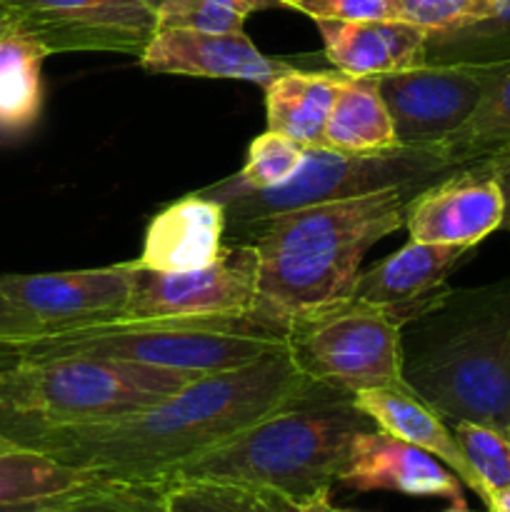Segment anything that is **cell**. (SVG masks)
I'll use <instances>...</instances> for the list:
<instances>
[{"label": "cell", "instance_id": "30", "mask_svg": "<svg viewBox=\"0 0 510 512\" xmlns=\"http://www.w3.org/2000/svg\"><path fill=\"white\" fill-rule=\"evenodd\" d=\"M400 20L418 25L425 33H448L488 18L495 0H395Z\"/></svg>", "mask_w": 510, "mask_h": 512}, {"label": "cell", "instance_id": "41", "mask_svg": "<svg viewBox=\"0 0 510 512\" xmlns=\"http://www.w3.org/2000/svg\"><path fill=\"white\" fill-rule=\"evenodd\" d=\"M493 500H500V503H510V490H505V493H500L498 498H493ZM493 500H490V503H493Z\"/></svg>", "mask_w": 510, "mask_h": 512}, {"label": "cell", "instance_id": "24", "mask_svg": "<svg viewBox=\"0 0 510 512\" xmlns=\"http://www.w3.org/2000/svg\"><path fill=\"white\" fill-rule=\"evenodd\" d=\"M505 145H510V63L495 65V75L478 108L440 148L455 168H465Z\"/></svg>", "mask_w": 510, "mask_h": 512}, {"label": "cell", "instance_id": "20", "mask_svg": "<svg viewBox=\"0 0 510 512\" xmlns=\"http://www.w3.org/2000/svg\"><path fill=\"white\" fill-rule=\"evenodd\" d=\"M343 73L303 70L293 65L265 85V120L268 130L288 135L305 148L323 145L325 123L333 110Z\"/></svg>", "mask_w": 510, "mask_h": 512}, {"label": "cell", "instance_id": "3", "mask_svg": "<svg viewBox=\"0 0 510 512\" xmlns=\"http://www.w3.org/2000/svg\"><path fill=\"white\" fill-rule=\"evenodd\" d=\"M403 383L448 423L510 438V275L448 288L405 325Z\"/></svg>", "mask_w": 510, "mask_h": 512}, {"label": "cell", "instance_id": "26", "mask_svg": "<svg viewBox=\"0 0 510 512\" xmlns=\"http://www.w3.org/2000/svg\"><path fill=\"white\" fill-rule=\"evenodd\" d=\"M165 512H295L278 495L228 480L163 483Z\"/></svg>", "mask_w": 510, "mask_h": 512}, {"label": "cell", "instance_id": "34", "mask_svg": "<svg viewBox=\"0 0 510 512\" xmlns=\"http://www.w3.org/2000/svg\"><path fill=\"white\" fill-rule=\"evenodd\" d=\"M478 163L483 165V168L493 175L495 183H498L500 195H503V208H505L500 230H508L510 233V145L500 148L498 153L488 155V158L478 160Z\"/></svg>", "mask_w": 510, "mask_h": 512}, {"label": "cell", "instance_id": "6", "mask_svg": "<svg viewBox=\"0 0 510 512\" xmlns=\"http://www.w3.org/2000/svg\"><path fill=\"white\" fill-rule=\"evenodd\" d=\"M288 350L283 333L245 318H175V320H105L55 330L0 353L3 360L90 355L128 360L190 375L233 370Z\"/></svg>", "mask_w": 510, "mask_h": 512}, {"label": "cell", "instance_id": "36", "mask_svg": "<svg viewBox=\"0 0 510 512\" xmlns=\"http://www.w3.org/2000/svg\"><path fill=\"white\" fill-rule=\"evenodd\" d=\"M295 512H353V510H340L330 503V495H323V498H315L310 503L295 508Z\"/></svg>", "mask_w": 510, "mask_h": 512}, {"label": "cell", "instance_id": "7", "mask_svg": "<svg viewBox=\"0 0 510 512\" xmlns=\"http://www.w3.org/2000/svg\"><path fill=\"white\" fill-rule=\"evenodd\" d=\"M455 170L458 168L445 158L440 145H398L368 155L308 148L300 168L275 188H248L230 175L210 188H203V193L213 195L225 205L228 225H238L283 210L358 198L388 188H400L415 195Z\"/></svg>", "mask_w": 510, "mask_h": 512}, {"label": "cell", "instance_id": "27", "mask_svg": "<svg viewBox=\"0 0 510 512\" xmlns=\"http://www.w3.org/2000/svg\"><path fill=\"white\" fill-rule=\"evenodd\" d=\"M43 512H165L163 483L93 478L55 498Z\"/></svg>", "mask_w": 510, "mask_h": 512}, {"label": "cell", "instance_id": "22", "mask_svg": "<svg viewBox=\"0 0 510 512\" xmlns=\"http://www.w3.org/2000/svg\"><path fill=\"white\" fill-rule=\"evenodd\" d=\"M390 110L380 95L378 78H348L340 83L328 115L320 148L338 153H383L398 148Z\"/></svg>", "mask_w": 510, "mask_h": 512}, {"label": "cell", "instance_id": "1", "mask_svg": "<svg viewBox=\"0 0 510 512\" xmlns=\"http://www.w3.org/2000/svg\"><path fill=\"white\" fill-rule=\"evenodd\" d=\"M313 385L288 350L268 353L240 368L200 375L123 418L40 430L15 445L95 478L163 483L175 468L295 403Z\"/></svg>", "mask_w": 510, "mask_h": 512}, {"label": "cell", "instance_id": "18", "mask_svg": "<svg viewBox=\"0 0 510 512\" xmlns=\"http://www.w3.org/2000/svg\"><path fill=\"white\" fill-rule=\"evenodd\" d=\"M325 60L348 78H383L423 68L428 33L405 20H315Z\"/></svg>", "mask_w": 510, "mask_h": 512}, {"label": "cell", "instance_id": "23", "mask_svg": "<svg viewBox=\"0 0 510 512\" xmlns=\"http://www.w3.org/2000/svg\"><path fill=\"white\" fill-rule=\"evenodd\" d=\"M93 478L95 475L58 463L50 455L0 438V505L58 498Z\"/></svg>", "mask_w": 510, "mask_h": 512}, {"label": "cell", "instance_id": "19", "mask_svg": "<svg viewBox=\"0 0 510 512\" xmlns=\"http://www.w3.org/2000/svg\"><path fill=\"white\" fill-rule=\"evenodd\" d=\"M353 400L363 413L373 418V423L380 430L438 458L445 468L458 475L465 488H470L480 500H485L483 485L470 468L453 428H448V420L440 418L408 385L360 390L353 395Z\"/></svg>", "mask_w": 510, "mask_h": 512}, {"label": "cell", "instance_id": "35", "mask_svg": "<svg viewBox=\"0 0 510 512\" xmlns=\"http://www.w3.org/2000/svg\"><path fill=\"white\" fill-rule=\"evenodd\" d=\"M218 5H223V8L233 10V13L243 15V18H248V15L253 13H263V10H275V8H288L285 5V0H215Z\"/></svg>", "mask_w": 510, "mask_h": 512}, {"label": "cell", "instance_id": "11", "mask_svg": "<svg viewBox=\"0 0 510 512\" xmlns=\"http://www.w3.org/2000/svg\"><path fill=\"white\" fill-rule=\"evenodd\" d=\"M495 65H428L378 78L400 145H440L483 100Z\"/></svg>", "mask_w": 510, "mask_h": 512}, {"label": "cell", "instance_id": "21", "mask_svg": "<svg viewBox=\"0 0 510 512\" xmlns=\"http://www.w3.org/2000/svg\"><path fill=\"white\" fill-rule=\"evenodd\" d=\"M48 50L15 25L0 30V138L30 133L43 115Z\"/></svg>", "mask_w": 510, "mask_h": 512}, {"label": "cell", "instance_id": "37", "mask_svg": "<svg viewBox=\"0 0 510 512\" xmlns=\"http://www.w3.org/2000/svg\"><path fill=\"white\" fill-rule=\"evenodd\" d=\"M60 498V495H58ZM55 498L40 500V503H23V505H0V512H43L53 505Z\"/></svg>", "mask_w": 510, "mask_h": 512}, {"label": "cell", "instance_id": "9", "mask_svg": "<svg viewBox=\"0 0 510 512\" xmlns=\"http://www.w3.org/2000/svg\"><path fill=\"white\" fill-rule=\"evenodd\" d=\"M125 320L245 318L255 300L258 253L245 240H225L218 260L188 273H158L135 260Z\"/></svg>", "mask_w": 510, "mask_h": 512}, {"label": "cell", "instance_id": "40", "mask_svg": "<svg viewBox=\"0 0 510 512\" xmlns=\"http://www.w3.org/2000/svg\"><path fill=\"white\" fill-rule=\"evenodd\" d=\"M140 3H145V5H148V8H153V10H158L160 5L165 3V0H140Z\"/></svg>", "mask_w": 510, "mask_h": 512}, {"label": "cell", "instance_id": "42", "mask_svg": "<svg viewBox=\"0 0 510 512\" xmlns=\"http://www.w3.org/2000/svg\"><path fill=\"white\" fill-rule=\"evenodd\" d=\"M445 512H470V510L465 508V505H453V508H450V510H445Z\"/></svg>", "mask_w": 510, "mask_h": 512}, {"label": "cell", "instance_id": "14", "mask_svg": "<svg viewBox=\"0 0 510 512\" xmlns=\"http://www.w3.org/2000/svg\"><path fill=\"white\" fill-rule=\"evenodd\" d=\"M138 63L148 73L248 80L260 88L293 68V63L288 60L265 55L245 35V30L240 33H195V30L158 28L140 53Z\"/></svg>", "mask_w": 510, "mask_h": 512}, {"label": "cell", "instance_id": "5", "mask_svg": "<svg viewBox=\"0 0 510 512\" xmlns=\"http://www.w3.org/2000/svg\"><path fill=\"white\" fill-rule=\"evenodd\" d=\"M200 375L90 355H48L0 363V438L65 425L103 423L178 393Z\"/></svg>", "mask_w": 510, "mask_h": 512}, {"label": "cell", "instance_id": "4", "mask_svg": "<svg viewBox=\"0 0 510 512\" xmlns=\"http://www.w3.org/2000/svg\"><path fill=\"white\" fill-rule=\"evenodd\" d=\"M375 428L353 395L313 385L295 403L175 468L163 483L228 480L278 495L295 510L330 495L353 440Z\"/></svg>", "mask_w": 510, "mask_h": 512}, {"label": "cell", "instance_id": "16", "mask_svg": "<svg viewBox=\"0 0 510 512\" xmlns=\"http://www.w3.org/2000/svg\"><path fill=\"white\" fill-rule=\"evenodd\" d=\"M470 248L408 240L388 258L360 270L353 298L388 313L400 328L423 315L448 290V278Z\"/></svg>", "mask_w": 510, "mask_h": 512}, {"label": "cell", "instance_id": "13", "mask_svg": "<svg viewBox=\"0 0 510 512\" xmlns=\"http://www.w3.org/2000/svg\"><path fill=\"white\" fill-rule=\"evenodd\" d=\"M503 195L480 163L465 165L415 193L405 205L410 240L470 248L503 225Z\"/></svg>", "mask_w": 510, "mask_h": 512}, {"label": "cell", "instance_id": "15", "mask_svg": "<svg viewBox=\"0 0 510 512\" xmlns=\"http://www.w3.org/2000/svg\"><path fill=\"white\" fill-rule=\"evenodd\" d=\"M338 485L355 493L390 490L413 498H445L453 505H465V485L453 470L425 450L380 428L360 433L353 440Z\"/></svg>", "mask_w": 510, "mask_h": 512}, {"label": "cell", "instance_id": "2", "mask_svg": "<svg viewBox=\"0 0 510 512\" xmlns=\"http://www.w3.org/2000/svg\"><path fill=\"white\" fill-rule=\"evenodd\" d=\"M410 198L388 188L228 225L225 240H245L258 253L250 318L285 335L300 313L350 298L363 258L403 228Z\"/></svg>", "mask_w": 510, "mask_h": 512}, {"label": "cell", "instance_id": "25", "mask_svg": "<svg viewBox=\"0 0 510 512\" xmlns=\"http://www.w3.org/2000/svg\"><path fill=\"white\" fill-rule=\"evenodd\" d=\"M428 65H503L510 63V0H495L488 18L448 33L428 35Z\"/></svg>", "mask_w": 510, "mask_h": 512}, {"label": "cell", "instance_id": "28", "mask_svg": "<svg viewBox=\"0 0 510 512\" xmlns=\"http://www.w3.org/2000/svg\"><path fill=\"white\" fill-rule=\"evenodd\" d=\"M453 433L468 458L470 468L483 485L485 500L510 490V438L500 430L478 423H453Z\"/></svg>", "mask_w": 510, "mask_h": 512}, {"label": "cell", "instance_id": "29", "mask_svg": "<svg viewBox=\"0 0 510 512\" xmlns=\"http://www.w3.org/2000/svg\"><path fill=\"white\" fill-rule=\"evenodd\" d=\"M305 150V145L295 143L288 135L265 130L250 140L243 168L233 178L248 188H275L300 168Z\"/></svg>", "mask_w": 510, "mask_h": 512}, {"label": "cell", "instance_id": "17", "mask_svg": "<svg viewBox=\"0 0 510 512\" xmlns=\"http://www.w3.org/2000/svg\"><path fill=\"white\" fill-rule=\"evenodd\" d=\"M228 235V213L213 195L188 193L150 218L143 250L135 258L140 268L158 273H188L218 260Z\"/></svg>", "mask_w": 510, "mask_h": 512}, {"label": "cell", "instance_id": "38", "mask_svg": "<svg viewBox=\"0 0 510 512\" xmlns=\"http://www.w3.org/2000/svg\"><path fill=\"white\" fill-rule=\"evenodd\" d=\"M488 512H510V503H500V500H493L488 505Z\"/></svg>", "mask_w": 510, "mask_h": 512}, {"label": "cell", "instance_id": "39", "mask_svg": "<svg viewBox=\"0 0 510 512\" xmlns=\"http://www.w3.org/2000/svg\"><path fill=\"white\" fill-rule=\"evenodd\" d=\"M8 23V8H5V0H0V30Z\"/></svg>", "mask_w": 510, "mask_h": 512}, {"label": "cell", "instance_id": "8", "mask_svg": "<svg viewBox=\"0 0 510 512\" xmlns=\"http://www.w3.org/2000/svg\"><path fill=\"white\" fill-rule=\"evenodd\" d=\"M288 353L315 385L355 395L403 383V328L375 305L343 298L285 328Z\"/></svg>", "mask_w": 510, "mask_h": 512}, {"label": "cell", "instance_id": "12", "mask_svg": "<svg viewBox=\"0 0 510 512\" xmlns=\"http://www.w3.org/2000/svg\"><path fill=\"white\" fill-rule=\"evenodd\" d=\"M130 283H133L130 260L108 268L0 275L3 293L25 313L33 315L45 333L123 318L130 298Z\"/></svg>", "mask_w": 510, "mask_h": 512}, {"label": "cell", "instance_id": "33", "mask_svg": "<svg viewBox=\"0 0 510 512\" xmlns=\"http://www.w3.org/2000/svg\"><path fill=\"white\" fill-rule=\"evenodd\" d=\"M43 333V325L33 315L25 313L20 305H15L0 288V353L15 348V345L28 343L33 338H40Z\"/></svg>", "mask_w": 510, "mask_h": 512}, {"label": "cell", "instance_id": "10", "mask_svg": "<svg viewBox=\"0 0 510 512\" xmlns=\"http://www.w3.org/2000/svg\"><path fill=\"white\" fill-rule=\"evenodd\" d=\"M8 23L38 40L48 55L115 53L140 58L158 30L140 0H5Z\"/></svg>", "mask_w": 510, "mask_h": 512}, {"label": "cell", "instance_id": "31", "mask_svg": "<svg viewBox=\"0 0 510 512\" xmlns=\"http://www.w3.org/2000/svg\"><path fill=\"white\" fill-rule=\"evenodd\" d=\"M158 28L195 30V33H240L243 15L223 8L215 0H165L158 10Z\"/></svg>", "mask_w": 510, "mask_h": 512}, {"label": "cell", "instance_id": "32", "mask_svg": "<svg viewBox=\"0 0 510 512\" xmlns=\"http://www.w3.org/2000/svg\"><path fill=\"white\" fill-rule=\"evenodd\" d=\"M285 5L313 20H400L395 0H285Z\"/></svg>", "mask_w": 510, "mask_h": 512}]
</instances>
